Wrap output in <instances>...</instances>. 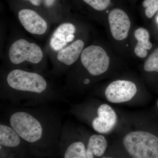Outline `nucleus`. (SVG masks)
Instances as JSON below:
<instances>
[{"mask_svg": "<svg viewBox=\"0 0 158 158\" xmlns=\"http://www.w3.org/2000/svg\"><path fill=\"white\" fill-rule=\"evenodd\" d=\"M76 27L71 23H62L57 27L51 37L50 45L53 50L59 51L67 44V39L69 35L74 34Z\"/></svg>", "mask_w": 158, "mask_h": 158, "instance_id": "nucleus-10", "label": "nucleus"}, {"mask_svg": "<svg viewBox=\"0 0 158 158\" xmlns=\"http://www.w3.org/2000/svg\"><path fill=\"white\" fill-rule=\"evenodd\" d=\"M135 83L126 80H116L106 88L105 96L108 102L113 104H122L131 101L137 93Z\"/></svg>", "mask_w": 158, "mask_h": 158, "instance_id": "nucleus-7", "label": "nucleus"}, {"mask_svg": "<svg viewBox=\"0 0 158 158\" xmlns=\"http://www.w3.org/2000/svg\"><path fill=\"white\" fill-rule=\"evenodd\" d=\"M64 158H88L84 142L79 140L71 143L65 150Z\"/></svg>", "mask_w": 158, "mask_h": 158, "instance_id": "nucleus-15", "label": "nucleus"}, {"mask_svg": "<svg viewBox=\"0 0 158 158\" xmlns=\"http://www.w3.org/2000/svg\"><path fill=\"white\" fill-rule=\"evenodd\" d=\"M102 158H113L110 157H105V156H103Z\"/></svg>", "mask_w": 158, "mask_h": 158, "instance_id": "nucleus-21", "label": "nucleus"}, {"mask_svg": "<svg viewBox=\"0 0 158 158\" xmlns=\"http://www.w3.org/2000/svg\"><path fill=\"white\" fill-rule=\"evenodd\" d=\"M135 37L138 40L135 49V53L140 58H145L147 56V50L152 47V44L149 41V32L143 28H139L135 31Z\"/></svg>", "mask_w": 158, "mask_h": 158, "instance_id": "nucleus-14", "label": "nucleus"}, {"mask_svg": "<svg viewBox=\"0 0 158 158\" xmlns=\"http://www.w3.org/2000/svg\"><path fill=\"white\" fill-rule=\"evenodd\" d=\"M142 5L145 8V15L148 18H152L158 10V0H144Z\"/></svg>", "mask_w": 158, "mask_h": 158, "instance_id": "nucleus-17", "label": "nucleus"}, {"mask_svg": "<svg viewBox=\"0 0 158 158\" xmlns=\"http://www.w3.org/2000/svg\"><path fill=\"white\" fill-rule=\"evenodd\" d=\"M157 21L158 22V19H157Z\"/></svg>", "mask_w": 158, "mask_h": 158, "instance_id": "nucleus-23", "label": "nucleus"}, {"mask_svg": "<svg viewBox=\"0 0 158 158\" xmlns=\"http://www.w3.org/2000/svg\"><path fill=\"white\" fill-rule=\"evenodd\" d=\"M144 69L148 72H156L158 73V48L153 52L146 60Z\"/></svg>", "mask_w": 158, "mask_h": 158, "instance_id": "nucleus-16", "label": "nucleus"}, {"mask_svg": "<svg viewBox=\"0 0 158 158\" xmlns=\"http://www.w3.org/2000/svg\"><path fill=\"white\" fill-rule=\"evenodd\" d=\"M24 1H29L31 4L35 6H39L41 4L42 0H24Z\"/></svg>", "mask_w": 158, "mask_h": 158, "instance_id": "nucleus-19", "label": "nucleus"}, {"mask_svg": "<svg viewBox=\"0 0 158 158\" xmlns=\"http://www.w3.org/2000/svg\"><path fill=\"white\" fill-rule=\"evenodd\" d=\"M82 65L90 74L98 76L107 71L110 58L100 46L90 45L85 49L81 55Z\"/></svg>", "mask_w": 158, "mask_h": 158, "instance_id": "nucleus-5", "label": "nucleus"}, {"mask_svg": "<svg viewBox=\"0 0 158 158\" xmlns=\"http://www.w3.org/2000/svg\"><path fill=\"white\" fill-rule=\"evenodd\" d=\"M123 144L133 158H158V137L147 131H130L123 138Z\"/></svg>", "mask_w": 158, "mask_h": 158, "instance_id": "nucleus-2", "label": "nucleus"}, {"mask_svg": "<svg viewBox=\"0 0 158 158\" xmlns=\"http://www.w3.org/2000/svg\"><path fill=\"white\" fill-rule=\"evenodd\" d=\"M6 81L10 88L22 92L41 94L47 88L46 81L39 74L21 69L11 71Z\"/></svg>", "mask_w": 158, "mask_h": 158, "instance_id": "nucleus-3", "label": "nucleus"}, {"mask_svg": "<svg viewBox=\"0 0 158 158\" xmlns=\"http://www.w3.org/2000/svg\"><path fill=\"white\" fill-rule=\"evenodd\" d=\"M157 107H158V101H157Z\"/></svg>", "mask_w": 158, "mask_h": 158, "instance_id": "nucleus-22", "label": "nucleus"}, {"mask_svg": "<svg viewBox=\"0 0 158 158\" xmlns=\"http://www.w3.org/2000/svg\"><path fill=\"white\" fill-rule=\"evenodd\" d=\"M9 123L21 139L28 143H36L47 135V127L42 119L25 110L12 113L9 117Z\"/></svg>", "mask_w": 158, "mask_h": 158, "instance_id": "nucleus-1", "label": "nucleus"}, {"mask_svg": "<svg viewBox=\"0 0 158 158\" xmlns=\"http://www.w3.org/2000/svg\"><path fill=\"white\" fill-rule=\"evenodd\" d=\"M110 31L113 37L117 40H123L128 37L131 21L123 10L115 9L109 15Z\"/></svg>", "mask_w": 158, "mask_h": 158, "instance_id": "nucleus-8", "label": "nucleus"}, {"mask_svg": "<svg viewBox=\"0 0 158 158\" xmlns=\"http://www.w3.org/2000/svg\"><path fill=\"white\" fill-rule=\"evenodd\" d=\"M84 45L85 44L82 40H77L70 45L60 50L57 55V59L65 65H72L82 53Z\"/></svg>", "mask_w": 158, "mask_h": 158, "instance_id": "nucleus-11", "label": "nucleus"}, {"mask_svg": "<svg viewBox=\"0 0 158 158\" xmlns=\"http://www.w3.org/2000/svg\"><path fill=\"white\" fill-rule=\"evenodd\" d=\"M9 55L11 63L15 65L25 61L37 64L43 58V52L39 46L23 39L18 40L11 44Z\"/></svg>", "mask_w": 158, "mask_h": 158, "instance_id": "nucleus-6", "label": "nucleus"}, {"mask_svg": "<svg viewBox=\"0 0 158 158\" xmlns=\"http://www.w3.org/2000/svg\"><path fill=\"white\" fill-rule=\"evenodd\" d=\"M87 120L92 129L98 134L108 135L116 127L118 116L114 109L107 103L98 105Z\"/></svg>", "mask_w": 158, "mask_h": 158, "instance_id": "nucleus-4", "label": "nucleus"}, {"mask_svg": "<svg viewBox=\"0 0 158 158\" xmlns=\"http://www.w3.org/2000/svg\"><path fill=\"white\" fill-rule=\"evenodd\" d=\"M21 138L10 125L0 124V145L8 148H15L20 144Z\"/></svg>", "mask_w": 158, "mask_h": 158, "instance_id": "nucleus-13", "label": "nucleus"}, {"mask_svg": "<svg viewBox=\"0 0 158 158\" xmlns=\"http://www.w3.org/2000/svg\"><path fill=\"white\" fill-rule=\"evenodd\" d=\"M85 2L98 11H103L106 9L110 0H83Z\"/></svg>", "mask_w": 158, "mask_h": 158, "instance_id": "nucleus-18", "label": "nucleus"}, {"mask_svg": "<svg viewBox=\"0 0 158 158\" xmlns=\"http://www.w3.org/2000/svg\"><path fill=\"white\" fill-rule=\"evenodd\" d=\"M19 19L23 27L32 34L42 35L47 30L45 20L36 11L29 9H22L19 12Z\"/></svg>", "mask_w": 158, "mask_h": 158, "instance_id": "nucleus-9", "label": "nucleus"}, {"mask_svg": "<svg viewBox=\"0 0 158 158\" xmlns=\"http://www.w3.org/2000/svg\"><path fill=\"white\" fill-rule=\"evenodd\" d=\"M55 0H44L46 6L47 7H51L53 5Z\"/></svg>", "mask_w": 158, "mask_h": 158, "instance_id": "nucleus-20", "label": "nucleus"}, {"mask_svg": "<svg viewBox=\"0 0 158 158\" xmlns=\"http://www.w3.org/2000/svg\"><path fill=\"white\" fill-rule=\"evenodd\" d=\"M107 147V141L104 135L93 134L88 138L86 147L87 158L101 157L104 154Z\"/></svg>", "mask_w": 158, "mask_h": 158, "instance_id": "nucleus-12", "label": "nucleus"}]
</instances>
